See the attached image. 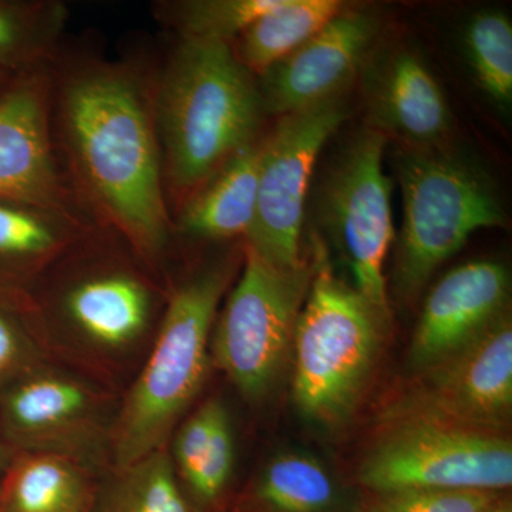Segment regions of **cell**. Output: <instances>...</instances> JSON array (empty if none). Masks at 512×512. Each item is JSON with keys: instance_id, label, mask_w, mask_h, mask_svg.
Segmentation results:
<instances>
[{"instance_id": "cell-1", "label": "cell", "mask_w": 512, "mask_h": 512, "mask_svg": "<svg viewBox=\"0 0 512 512\" xmlns=\"http://www.w3.org/2000/svg\"><path fill=\"white\" fill-rule=\"evenodd\" d=\"M64 123L97 207L138 249L160 251L168 231L160 158L136 83L110 70L77 77L64 96Z\"/></svg>"}, {"instance_id": "cell-2", "label": "cell", "mask_w": 512, "mask_h": 512, "mask_svg": "<svg viewBox=\"0 0 512 512\" xmlns=\"http://www.w3.org/2000/svg\"><path fill=\"white\" fill-rule=\"evenodd\" d=\"M161 130L171 183L201 187L252 144L262 110L251 72L229 43L185 39L161 86Z\"/></svg>"}, {"instance_id": "cell-3", "label": "cell", "mask_w": 512, "mask_h": 512, "mask_svg": "<svg viewBox=\"0 0 512 512\" xmlns=\"http://www.w3.org/2000/svg\"><path fill=\"white\" fill-rule=\"evenodd\" d=\"M308 295L296 322L293 397L306 417L336 424L352 412L375 363L386 318L333 272L316 242Z\"/></svg>"}, {"instance_id": "cell-4", "label": "cell", "mask_w": 512, "mask_h": 512, "mask_svg": "<svg viewBox=\"0 0 512 512\" xmlns=\"http://www.w3.org/2000/svg\"><path fill=\"white\" fill-rule=\"evenodd\" d=\"M228 281L227 268L212 269L174 293L153 352L114 429V456L121 471L161 450L200 390L211 329Z\"/></svg>"}, {"instance_id": "cell-5", "label": "cell", "mask_w": 512, "mask_h": 512, "mask_svg": "<svg viewBox=\"0 0 512 512\" xmlns=\"http://www.w3.org/2000/svg\"><path fill=\"white\" fill-rule=\"evenodd\" d=\"M396 170L403 195L397 285L414 295L474 232L503 227L505 214L490 178L467 158L407 147Z\"/></svg>"}, {"instance_id": "cell-6", "label": "cell", "mask_w": 512, "mask_h": 512, "mask_svg": "<svg viewBox=\"0 0 512 512\" xmlns=\"http://www.w3.org/2000/svg\"><path fill=\"white\" fill-rule=\"evenodd\" d=\"M359 468L369 493L487 491L512 484V443L505 434L430 419L392 421Z\"/></svg>"}, {"instance_id": "cell-7", "label": "cell", "mask_w": 512, "mask_h": 512, "mask_svg": "<svg viewBox=\"0 0 512 512\" xmlns=\"http://www.w3.org/2000/svg\"><path fill=\"white\" fill-rule=\"evenodd\" d=\"M312 274L313 265L282 268L248 245L212 342L218 366L247 399H264L278 382Z\"/></svg>"}, {"instance_id": "cell-8", "label": "cell", "mask_w": 512, "mask_h": 512, "mask_svg": "<svg viewBox=\"0 0 512 512\" xmlns=\"http://www.w3.org/2000/svg\"><path fill=\"white\" fill-rule=\"evenodd\" d=\"M386 136L360 131L320 187L319 224L352 271L355 288L390 318L384 262L394 239L392 184L384 174Z\"/></svg>"}, {"instance_id": "cell-9", "label": "cell", "mask_w": 512, "mask_h": 512, "mask_svg": "<svg viewBox=\"0 0 512 512\" xmlns=\"http://www.w3.org/2000/svg\"><path fill=\"white\" fill-rule=\"evenodd\" d=\"M346 117L348 107L342 96L336 97L282 116L259 146L258 195L248 245L266 261L282 268L305 262L301 235L313 170Z\"/></svg>"}, {"instance_id": "cell-10", "label": "cell", "mask_w": 512, "mask_h": 512, "mask_svg": "<svg viewBox=\"0 0 512 512\" xmlns=\"http://www.w3.org/2000/svg\"><path fill=\"white\" fill-rule=\"evenodd\" d=\"M511 416L512 323L507 313L458 352L420 370L386 420H439L504 434Z\"/></svg>"}, {"instance_id": "cell-11", "label": "cell", "mask_w": 512, "mask_h": 512, "mask_svg": "<svg viewBox=\"0 0 512 512\" xmlns=\"http://www.w3.org/2000/svg\"><path fill=\"white\" fill-rule=\"evenodd\" d=\"M377 33L379 19L372 12L343 9L308 42L261 74L262 110L288 116L342 96Z\"/></svg>"}, {"instance_id": "cell-12", "label": "cell", "mask_w": 512, "mask_h": 512, "mask_svg": "<svg viewBox=\"0 0 512 512\" xmlns=\"http://www.w3.org/2000/svg\"><path fill=\"white\" fill-rule=\"evenodd\" d=\"M508 269L497 261L457 266L431 289L410 350L417 372L436 365L473 342L507 315Z\"/></svg>"}, {"instance_id": "cell-13", "label": "cell", "mask_w": 512, "mask_h": 512, "mask_svg": "<svg viewBox=\"0 0 512 512\" xmlns=\"http://www.w3.org/2000/svg\"><path fill=\"white\" fill-rule=\"evenodd\" d=\"M0 200L66 215V197L50 150L46 97L37 80L0 96Z\"/></svg>"}, {"instance_id": "cell-14", "label": "cell", "mask_w": 512, "mask_h": 512, "mask_svg": "<svg viewBox=\"0 0 512 512\" xmlns=\"http://www.w3.org/2000/svg\"><path fill=\"white\" fill-rule=\"evenodd\" d=\"M367 74V109L373 130L383 136L392 134L412 148L439 146L450 131V107L423 60L400 50Z\"/></svg>"}, {"instance_id": "cell-15", "label": "cell", "mask_w": 512, "mask_h": 512, "mask_svg": "<svg viewBox=\"0 0 512 512\" xmlns=\"http://www.w3.org/2000/svg\"><path fill=\"white\" fill-rule=\"evenodd\" d=\"M258 175L259 146L249 144L198 188L184 208L181 227L200 238L248 237L255 218Z\"/></svg>"}, {"instance_id": "cell-16", "label": "cell", "mask_w": 512, "mask_h": 512, "mask_svg": "<svg viewBox=\"0 0 512 512\" xmlns=\"http://www.w3.org/2000/svg\"><path fill=\"white\" fill-rule=\"evenodd\" d=\"M66 311L80 332L94 343L121 348L146 329L150 295L130 276H94L67 295Z\"/></svg>"}, {"instance_id": "cell-17", "label": "cell", "mask_w": 512, "mask_h": 512, "mask_svg": "<svg viewBox=\"0 0 512 512\" xmlns=\"http://www.w3.org/2000/svg\"><path fill=\"white\" fill-rule=\"evenodd\" d=\"M90 407L92 396L82 384L40 375L10 389L3 400L2 419L13 439L28 443L69 429L89 414Z\"/></svg>"}, {"instance_id": "cell-18", "label": "cell", "mask_w": 512, "mask_h": 512, "mask_svg": "<svg viewBox=\"0 0 512 512\" xmlns=\"http://www.w3.org/2000/svg\"><path fill=\"white\" fill-rule=\"evenodd\" d=\"M343 9L339 0H279L239 36L238 59L249 72L262 74L308 42Z\"/></svg>"}, {"instance_id": "cell-19", "label": "cell", "mask_w": 512, "mask_h": 512, "mask_svg": "<svg viewBox=\"0 0 512 512\" xmlns=\"http://www.w3.org/2000/svg\"><path fill=\"white\" fill-rule=\"evenodd\" d=\"M89 490L76 467L62 457L23 458L10 474L3 512H86Z\"/></svg>"}, {"instance_id": "cell-20", "label": "cell", "mask_w": 512, "mask_h": 512, "mask_svg": "<svg viewBox=\"0 0 512 512\" xmlns=\"http://www.w3.org/2000/svg\"><path fill=\"white\" fill-rule=\"evenodd\" d=\"M464 52L474 79L500 109L512 104V25L498 10H484L468 20Z\"/></svg>"}, {"instance_id": "cell-21", "label": "cell", "mask_w": 512, "mask_h": 512, "mask_svg": "<svg viewBox=\"0 0 512 512\" xmlns=\"http://www.w3.org/2000/svg\"><path fill=\"white\" fill-rule=\"evenodd\" d=\"M255 495L265 512H328L338 498L329 474L303 456L275 460L266 468Z\"/></svg>"}, {"instance_id": "cell-22", "label": "cell", "mask_w": 512, "mask_h": 512, "mask_svg": "<svg viewBox=\"0 0 512 512\" xmlns=\"http://www.w3.org/2000/svg\"><path fill=\"white\" fill-rule=\"evenodd\" d=\"M55 215L29 205L0 200V282L35 268L63 245Z\"/></svg>"}, {"instance_id": "cell-23", "label": "cell", "mask_w": 512, "mask_h": 512, "mask_svg": "<svg viewBox=\"0 0 512 512\" xmlns=\"http://www.w3.org/2000/svg\"><path fill=\"white\" fill-rule=\"evenodd\" d=\"M106 512H192L174 477L170 458L158 450L124 471Z\"/></svg>"}, {"instance_id": "cell-24", "label": "cell", "mask_w": 512, "mask_h": 512, "mask_svg": "<svg viewBox=\"0 0 512 512\" xmlns=\"http://www.w3.org/2000/svg\"><path fill=\"white\" fill-rule=\"evenodd\" d=\"M279 0H195L178 13L185 39L229 43L241 36Z\"/></svg>"}, {"instance_id": "cell-25", "label": "cell", "mask_w": 512, "mask_h": 512, "mask_svg": "<svg viewBox=\"0 0 512 512\" xmlns=\"http://www.w3.org/2000/svg\"><path fill=\"white\" fill-rule=\"evenodd\" d=\"M500 494L423 490L369 493L357 512H483Z\"/></svg>"}, {"instance_id": "cell-26", "label": "cell", "mask_w": 512, "mask_h": 512, "mask_svg": "<svg viewBox=\"0 0 512 512\" xmlns=\"http://www.w3.org/2000/svg\"><path fill=\"white\" fill-rule=\"evenodd\" d=\"M46 26L36 6L0 2V67L28 62L45 43Z\"/></svg>"}, {"instance_id": "cell-27", "label": "cell", "mask_w": 512, "mask_h": 512, "mask_svg": "<svg viewBox=\"0 0 512 512\" xmlns=\"http://www.w3.org/2000/svg\"><path fill=\"white\" fill-rule=\"evenodd\" d=\"M234 466V440L227 412L215 424L208 446L194 471L185 478L192 494L202 503H214L227 487Z\"/></svg>"}, {"instance_id": "cell-28", "label": "cell", "mask_w": 512, "mask_h": 512, "mask_svg": "<svg viewBox=\"0 0 512 512\" xmlns=\"http://www.w3.org/2000/svg\"><path fill=\"white\" fill-rule=\"evenodd\" d=\"M5 311L0 308V380L18 367L25 350L22 335Z\"/></svg>"}, {"instance_id": "cell-29", "label": "cell", "mask_w": 512, "mask_h": 512, "mask_svg": "<svg viewBox=\"0 0 512 512\" xmlns=\"http://www.w3.org/2000/svg\"><path fill=\"white\" fill-rule=\"evenodd\" d=\"M483 512H512L511 498L505 493L500 494Z\"/></svg>"}, {"instance_id": "cell-30", "label": "cell", "mask_w": 512, "mask_h": 512, "mask_svg": "<svg viewBox=\"0 0 512 512\" xmlns=\"http://www.w3.org/2000/svg\"><path fill=\"white\" fill-rule=\"evenodd\" d=\"M16 305L15 292L9 285L2 284L0 282V308L9 309Z\"/></svg>"}, {"instance_id": "cell-31", "label": "cell", "mask_w": 512, "mask_h": 512, "mask_svg": "<svg viewBox=\"0 0 512 512\" xmlns=\"http://www.w3.org/2000/svg\"><path fill=\"white\" fill-rule=\"evenodd\" d=\"M6 460H8V451H6L5 444L0 439V468L5 466Z\"/></svg>"}, {"instance_id": "cell-32", "label": "cell", "mask_w": 512, "mask_h": 512, "mask_svg": "<svg viewBox=\"0 0 512 512\" xmlns=\"http://www.w3.org/2000/svg\"><path fill=\"white\" fill-rule=\"evenodd\" d=\"M6 76H8V70L2 69V67H0V83L6 79Z\"/></svg>"}, {"instance_id": "cell-33", "label": "cell", "mask_w": 512, "mask_h": 512, "mask_svg": "<svg viewBox=\"0 0 512 512\" xmlns=\"http://www.w3.org/2000/svg\"><path fill=\"white\" fill-rule=\"evenodd\" d=\"M0 512H3V511H2V508H0Z\"/></svg>"}]
</instances>
